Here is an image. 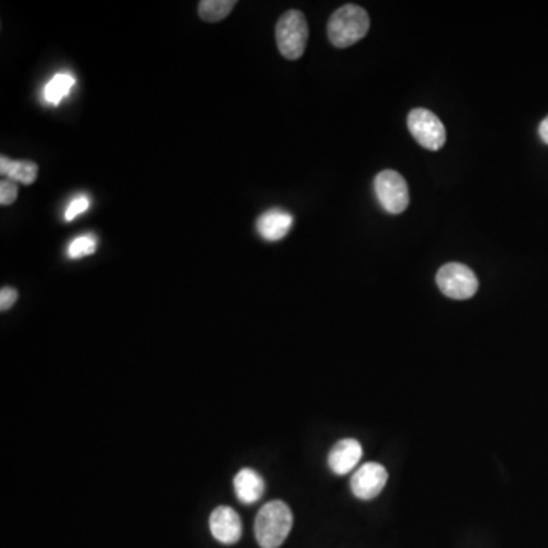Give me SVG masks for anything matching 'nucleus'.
<instances>
[{
    "label": "nucleus",
    "mask_w": 548,
    "mask_h": 548,
    "mask_svg": "<svg viewBox=\"0 0 548 548\" xmlns=\"http://www.w3.org/2000/svg\"><path fill=\"white\" fill-rule=\"evenodd\" d=\"M17 297H19V293H17V291L14 290V288H11V287L2 288V291H0V310L2 311L10 310L11 306H13L14 303L17 302Z\"/></svg>",
    "instance_id": "obj_18"
},
{
    "label": "nucleus",
    "mask_w": 548,
    "mask_h": 548,
    "mask_svg": "<svg viewBox=\"0 0 548 548\" xmlns=\"http://www.w3.org/2000/svg\"><path fill=\"white\" fill-rule=\"evenodd\" d=\"M310 29L302 11H287L276 25V42L287 60H299L306 49Z\"/></svg>",
    "instance_id": "obj_3"
},
{
    "label": "nucleus",
    "mask_w": 548,
    "mask_h": 548,
    "mask_svg": "<svg viewBox=\"0 0 548 548\" xmlns=\"http://www.w3.org/2000/svg\"><path fill=\"white\" fill-rule=\"evenodd\" d=\"M375 194L381 206L392 215L402 214L410 203L407 182L401 174L392 169H387L376 176Z\"/></svg>",
    "instance_id": "obj_6"
},
{
    "label": "nucleus",
    "mask_w": 548,
    "mask_h": 548,
    "mask_svg": "<svg viewBox=\"0 0 548 548\" xmlns=\"http://www.w3.org/2000/svg\"><path fill=\"white\" fill-rule=\"evenodd\" d=\"M209 527L214 538L221 544L232 545L243 535L241 518L232 507L220 506L212 512Z\"/></svg>",
    "instance_id": "obj_8"
},
{
    "label": "nucleus",
    "mask_w": 548,
    "mask_h": 548,
    "mask_svg": "<svg viewBox=\"0 0 548 548\" xmlns=\"http://www.w3.org/2000/svg\"><path fill=\"white\" fill-rule=\"evenodd\" d=\"M389 474L380 463H366L361 466L351 480L352 492L360 500H372L386 488Z\"/></svg>",
    "instance_id": "obj_7"
},
{
    "label": "nucleus",
    "mask_w": 548,
    "mask_h": 548,
    "mask_svg": "<svg viewBox=\"0 0 548 548\" xmlns=\"http://www.w3.org/2000/svg\"><path fill=\"white\" fill-rule=\"evenodd\" d=\"M235 7L236 0H203L198 4V14L204 22L217 23L226 19Z\"/></svg>",
    "instance_id": "obj_13"
},
{
    "label": "nucleus",
    "mask_w": 548,
    "mask_h": 548,
    "mask_svg": "<svg viewBox=\"0 0 548 548\" xmlns=\"http://www.w3.org/2000/svg\"><path fill=\"white\" fill-rule=\"evenodd\" d=\"M75 80L72 75L69 74H57L43 90V96H45V101L52 104V106H58L69 92H71L72 87H74Z\"/></svg>",
    "instance_id": "obj_14"
},
{
    "label": "nucleus",
    "mask_w": 548,
    "mask_h": 548,
    "mask_svg": "<svg viewBox=\"0 0 548 548\" xmlns=\"http://www.w3.org/2000/svg\"><path fill=\"white\" fill-rule=\"evenodd\" d=\"M361 457H363V448H361L358 440H340V442L335 443L331 453H329V468L338 475L348 474L360 463Z\"/></svg>",
    "instance_id": "obj_9"
},
{
    "label": "nucleus",
    "mask_w": 548,
    "mask_h": 548,
    "mask_svg": "<svg viewBox=\"0 0 548 548\" xmlns=\"http://www.w3.org/2000/svg\"><path fill=\"white\" fill-rule=\"evenodd\" d=\"M436 282L440 291L454 300L471 299L478 290L474 271L459 262L443 265L437 273Z\"/></svg>",
    "instance_id": "obj_4"
},
{
    "label": "nucleus",
    "mask_w": 548,
    "mask_h": 548,
    "mask_svg": "<svg viewBox=\"0 0 548 548\" xmlns=\"http://www.w3.org/2000/svg\"><path fill=\"white\" fill-rule=\"evenodd\" d=\"M370 28L369 14L358 5H343L328 22V37L335 48H349L366 37Z\"/></svg>",
    "instance_id": "obj_2"
},
{
    "label": "nucleus",
    "mask_w": 548,
    "mask_h": 548,
    "mask_svg": "<svg viewBox=\"0 0 548 548\" xmlns=\"http://www.w3.org/2000/svg\"><path fill=\"white\" fill-rule=\"evenodd\" d=\"M96 252V239L92 235L78 236L67 247V256L71 259L86 258Z\"/></svg>",
    "instance_id": "obj_15"
},
{
    "label": "nucleus",
    "mask_w": 548,
    "mask_h": 548,
    "mask_svg": "<svg viewBox=\"0 0 548 548\" xmlns=\"http://www.w3.org/2000/svg\"><path fill=\"white\" fill-rule=\"evenodd\" d=\"M539 136H541V139L545 144H548V116L541 122V125H539Z\"/></svg>",
    "instance_id": "obj_19"
},
{
    "label": "nucleus",
    "mask_w": 548,
    "mask_h": 548,
    "mask_svg": "<svg viewBox=\"0 0 548 548\" xmlns=\"http://www.w3.org/2000/svg\"><path fill=\"white\" fill-rule=\"evenodd\" d=\"M0 173L10 177L11 182L32 185L39 176V165L31 160H11L2 156L0 157Z\"/></svg>",
    "instance_id": "obj_12"
},
{
    "label": "nucleus",
    "mask_w": 548,
    "mask_h": 548,
    "mask_svg": "<svg viewBox=\"0 0 548 548\" xmlns=\"http://www.w3.org/2000/svg\"><path fill=\"white\" fill-rule=\"evenodd\" d=\"M89 206V198L81 195V197L75 198V200L72 201L71 204H69V208L66 209V215H64V218H66V221L75 220L78 215L84 214V212L89 209Z\"/></svg>",
    "instance_id": "obj_17"
},
{
    "label": "nucleus",
    "mask_w": 548,
    "mask_h": 548,
    "mask_svg": "<svg viewBox=\"0 0 548 548\" xmlns=\"http://www.w3.org/2000/svg\"><path fill=\"white\" fill-rule=\"evenodd\" d=\"M236 497L241 503L253 504L264 494V480L255 469H241L233 480Z\"/></svg>",
    "instance_id": "obj_11"
},
{
    "label": "nucleus",
    "mask_w": 548,
    "mask_h": 548,
    "mask_svg": "<svg viewBox=\"0 0 548 548\" xmlns=\"http://www.w3.org/2000/svg\"><path fill=\"white\" fill-rule=\"evenodd\" d=\"M293 226V217L281 209H271L258 218L256 229L267 241H279L285 238Z\"/></svg>",
    "instance_id": "obj_10"
},
{
    "label": "nucleus",
    "mask_w": 548,
    "mask_h": 548,
    "mask_svg": "<svg viewBox=\"0 0 548 548\" xmlns=\"http://www.w3.org/2000/svg\"><path fill=\"white\" fill-rule=\"evenodd\" d=\"M19 197V189L11 180H2L0 183V204L10 206Z\"/></svg>",
    "instance_id": "obj_16"
},
{
    "label": "nucleus",
    "mask_w": 548,
    "mask_h": 548,
    "mask_svg": "<svg viewBox=\"0 0 548 548\" xmlns=\"http://www.w3.org/2000/svg\"><path fill=\"white\" fill-rule=\"evenodd\" d=\"M293 513L282 501H271L259 510L255 535L262 548H279L290 535Z\"/></svg>",
    "instance_id": "obj_1"
},
{
    "label": "nucleus",
    "mask_w": 548,
    "mask_h": 548,
    "mask_svg": "<svg viewBox=\"0 0 548 548\" xmlns=\"http://www.w3.org/2000/svg\"><path fill=\"white\" fill-rule=\"evenodd\" d=\"M408 130L419 145L430 151H439L447 142V130L439 118L427 109L411 110L407 119Z\"/></svg>",
    "instance_id": "obj_5"
}]
</instances>
